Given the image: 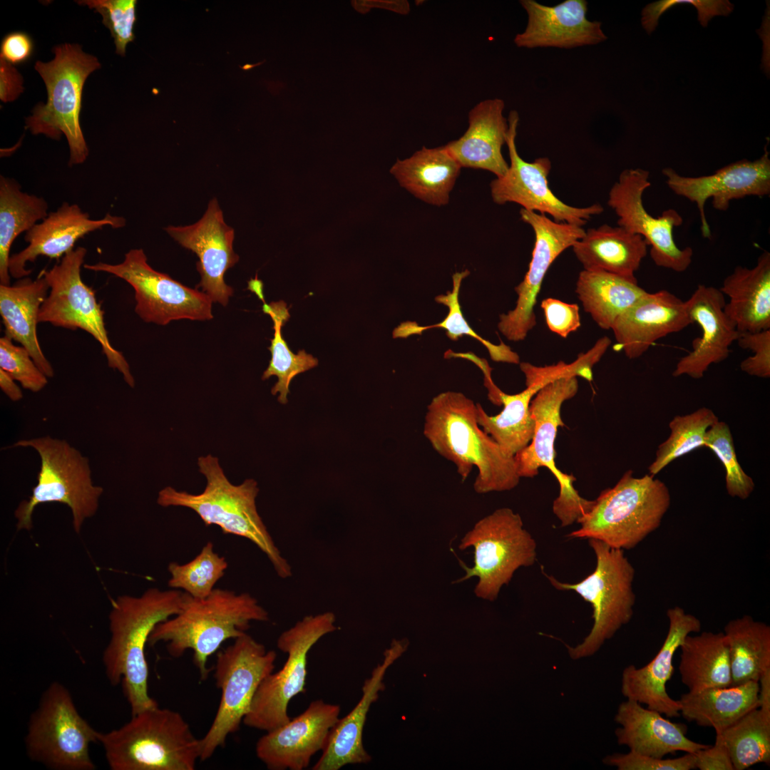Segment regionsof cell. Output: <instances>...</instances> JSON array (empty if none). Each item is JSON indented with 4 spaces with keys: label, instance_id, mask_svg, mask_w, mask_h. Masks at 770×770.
I'll return each instance as SVG.
<instances>
[{
    "label": "cell",
    "instance_id": "cell-25",
    "mask_svg": "<svg viewBox=\"0 0 770 770\" xmlns=\"http://www.w3.org/2000/svg\"><path fill=\"white\" fill-rule=\"evenodd\" d=\"M685 304L693 323L701 327L702 336L693 340L692 350L679 359L672 376L699 379L712 364L729 357L739 332L724 312L725 297L719 289L699 284Z\"/></svg>",
    "mask_w": 770,
    "mask_h": 770
},
{
    "label": "cell",
    "instance_id": "cell-56",
    "mask_svg": "<svg viewBox=\"0 0 770 770\" xmlns=\"http://www.w3.org/2000/svg\"><path fill=\"white\" fill-rule=\"evenodd\" d=\"M759 708L770 714V668L765 670L759 679Z\"/></svg>",
    "mask_w": 770,
    "mask_h": 770
},
{
    "label": "cell",
    "instance_id": "cell-41",
    "mask_svg": "<svg viewBox=\"0 0 770 770\" xmlns=\"http://www.w3.org/2000/svg\"><path fill=\"white\" fill-rule=\"evenodd\" d=\"M469 274L468 270L454 273L452 277V290L436 297V302L446 306L448 309L447 315L441 322L421 326L416 322H404L394 329L393 337L406 338L414 334L421 335L424 331L431 328H443L446 330L447 337L453 341H456L463 336H469L477 339L487 349L491 359L494 361L520 364V357L517 353L502 342L499 344H495L481 337L470 327L463 317L458 299L459 291L463 279Z\"/></svg>",
    "mask_w": 770,
    "mask_h": 770
},
{
    "label": "cell",
    "instance_id": "cell-45",
    "mask_svg": "<svg viewBox=\"0 0 770 770\" xmlns=\"http://www.w3.org/2000/svg\"><path fill=\"white\" fill-rule=\"evenodd\" d=\"M272 321L274 337L271 339V345L268 348L271 351L272 358L262 379V380L267 379L272 376L277 377V382L272 387L271 392L273 395L279 393V402L286 404L292 379L296 375L317 366L318 360L312 355L306 353L304 350H300L297 354H294L282 336L281 329L285 323L277 319H272Z\"/></svg>",
    "mask_w": 770,
    "mask_h": 770
},
{
    "label": "cell",
    "instance_id": "cell-50",
    "mask_svg": "<svg viewBox=\"0 0 770 770\" xmlns=\"http://www.w3.org/2000/svg\"><path fill=\"white\" fill-rule=\"evenodd\" d=\"M739 346L753 352L740 363L741 370L752 376L770 377V329L739 333Z\"/></svg>",
    "mask_w": 770,
    "mask_h": 770
},
{
    "label": "cell",
    "instance_id": "cell-43",
    "mask_svg": "<svg viewBox=\"0 0 770 770\" xmlns=\"http://www.w3.org/2000/svg\"><path fill=\"white\" fill-rule=\"evenodd\" d=\"M714 412L702 407L686 415H677L669 423V437L660 443L649 474L655 476L673 461L704 447L707 430L717 421Z\"/></svg>",
    "mask_w": 770,
    "mask_h": 770
},
{
    "label": "cell",
    "instance_id": "cell-3",
    "mask_svg": "<svg viewBox=\"0 0 770 770\" xmlns=\"http://www.w3.org/2000/svg\"><path fill=\"white\" fill-rule=\"evenodd\" d=\"M268 620V612L247 592L215 588L208 596L195 598L184 592L180 611L155 627L148 644L166 642L175 658L192 650L193 662L205 680L211 671L207 660L223 642L247 633L253 621Z\"/></svg>",
    "mask_w": 770,
    "mask_h": 770
},
{
    "label": "cell",
    "instance_id": "cell-33",
    "mask_svg": "<svg viewBox=\"0 0 770 770\" xmlns=\"http://www.w3.org/2000/svg\"><path fill=\"white\" fill-rule=\"evenodd\" d=\"M640 235L617 225H602L585 231L572 247L584 270L602 271L637 281L635 272L647 252Z\"/></svg>",
    "mask_w": 770,
    "mask_h": 770
},
{
    "label": "cell",
    "instance_id": "cell-15",
    "mask_svg": "<svg viewBox=\"0 0 770 770\" xmlns=\"http://www.w3.org/2000/svg\"><path fill=\"white\" fill-rule=\"evenodd\" d=\"M86 253L85 247H78L51 269L41 273L50 292L41 307L38 323L49 322L71 330L81 329L90 334L101 344L108 366L118 370L125 381L134 387L135 380L128 363L110 342L104 312L95 292L81 278V270Z\"/></svg>",
    "mask_w": 770,
    "mask_h": 770
},
{
    "label": "cell",
    "instance_id": "cell-5",
    "mask_svg": "<svg viewBox=\"0 0 770 770\" xmlns=\"http://www.w3.org/2000/svg\"><path fill=\"white\" fill-rule=\"evenodd\" d=\"M98 742L112 770H194L200 756V739L183 717L159 706L100 732Z\"/></svg>",
    "mask_w": 770,
    "mask_h": 770
},
{
    "label": "cell",
    "instance_id": "cell-16",
    "mask_svg": "<svg viewBox=\"0 0 770 770\" xmlns=\"http://www.w3.org/2000/svg\"><path fill=\"white\" fill-rule=\"evenodd\" d=\"M83 267L113 274L130 284L135 291V311L146 322L166 325L173 320L212 318V301L208 295L155 270L142 249L130 250L119 264L99 262Z\"/></svg>",
    "mask_w": 770,
    "mask_h": 770
},
{
    "label": "cell",
    "instance_id": "cell-23",
    "mask_svg": "<svg viewBox=\"0 0 770 770\" xmlns=\"http://www.w3.org/2000/svg\"><path fill=\"white\" fill-rule=\"evenodd\" d=\"M669 627L663 644L655 657L645 666L626 667L622 674L621 691L627 699L645 704L667 717H678L680 705L667 693V682L673 672V657L684 638L702 628L699 618L674 606L667 610Z\"/></svg>",
    "mask_w": 770,
    "mask_h": 770
},
{
    "label": "cell",
    "instance_id": "cell-52",
    "mask_svg": "<svg viewBox=\"0 0 770 770\" xmlns=\"http://www.w3.org/2000/svg\"><path fill=\"white\" fill-rule=\"evenodd\" d=\"M33 52L34 42L25 32H11L3 38L1 43V58L12 65L27 61Z\"/></svg>",
    "mask_w": 770,
    "mask_h": 770
},
{
    "label": "cell",
    "instance_id": "cell-49",
    "mask_svg": "<svg viewBox=\"0 0 770 770\" xmlns=\"http://www.w3.org/2000/svg\"><path fill=\"white\" fill-rule=\"evenodd\" d=\"M694 753L674 758L664 759L642 755L630 751L627 754L615 753L606 756L603 763L619 770H690L696 769Z\"/></svg>",
    "mask_w": 770,
    "mask_h": 770
},
{
    "label": "cell",
    "instance_id": "cell-58",
    "mask_svg": "<svg viewBox=\"0 0 770 770\" xmlns=\"http://www.w3.org/2000/svg\"><path fill=\"white\" fill-rule=\"evenodd\" d=\"M263 303L262 311L265 314H269L272 319H281L285 323L288 321L290 315L284 302H272L270 304L264 302Z\"/></svg>",
    "mask_w": 770,
    "mask_h": 770
},
{
    "label": "cell",
    "instance_id": "cell-12",
    "mask_svg": "<svg viewBox=\"0 0 770 770\" xmlns=\"http://www.w3.org/2000/svg\"><path fill=\"white\" fill-rule=\"evenodd\" d=\"M99 734L79 714L68 689L53 682L30 716L26 753L51 769L94 770L89 746L98 742Z\"/></svg>",
    "mask_w": 770,
    "mask_h": 770
},
{
    "label": "cell",
    "instance_id": "cell-30",
    "mask_svg": "<svg viewBox=\"0 0 770 770\" xmlns=\"http://www.w3.org/2000/svg\"><path fill=\"white\" fill-rule=\"evenodd\" d=\"M615 720L620 726L615 732L618 744L642 755L663 758L677 751L695 753L709 746L689 739L685 725L672 722L659 712L631 699L619 705Z\"/></svg>",
    "mask_w": 770,
    "mask_h": 770
},
{
    "label": "cell",
    "instance_id": "cell-35",
    "mask_svg": "<svg viewBox=\"0 0 770 770\" xmlns=\"http://www.w3.org/2000/svg\"><path fill=\"white\" fill-rule=\"evenodd\" d=\"M759 682L688 692L679 698L680 714L697 725L721 732L758 707Z\"/></svg>",
    "mask_w": 770,
    "mask_h": 770
},
{
    "label": "cell",
    "instance_id": "cell-53",
    "mask_svg": "<svg viewBox=\"0 0 770 770\" xmlns=\"http://www.w3.org/2000/svg\"><path fill=\"white\" fill-rule=\"evenodd\" d=\"M695 766L699 770H734L727 748L719 733L713 746L694 753Z\"/></svg>",
    "mask_w": 770,
    "mask_h": 770
},
{
    "label": "cell",
    "instance_id": "cell-31",
    "mask_svg": "<svg viewBox=\"0 0 770 770\" xmlns=\"http://www.w3.org/2000/svg\"><path fill=\"white\" fill-rule=\"evenodd\" d=\"M729 297L724 310L739 333L770 329V254L752 268L736 266L719 289Z\"/></svg>",
    "mask_w": 770,
    "mask_h": 770
},
{
    "label": "cell",
    "instance_id": "cell-10",
    "mask_svg": "<svg viewBox=\"0 0 770 770\" xmlns=\"http://www.w3.org/2000/svg\"><path fill=\"white\" fill-rule=\"evenodd\" d=\"M470 547L474 550L473 565L467 567L458 558L466 575L454 582L477 577L476 596L491 602L518 568L532 566L537 557L535 539L523 528L520 515L509 508L496 509L479 520L458 545L461 550Z\"/></svg>",
    "mask_w": 770,
    "mask_h": 770
},
{
    "label": "cell",
    "instance_id": "cell-48",
    "mask_svg": "<svg viewBox=\"0 0 770 770\" xmlns=\"http://www.w3.org/2000/svg\"><path fill=\"white\" fill-rule=\"evenodd\" d=\"M0 369L24 389L33 392L42 390L48 383V377L36 366L29 351L22 346L14 345L6 335L0 339Z\"/></svg>",
    "mask_w": 770,
    "mask_h": 770
},
{
    "label": "cell",
    "instance_id": "cell-1",
    "mask_svg": "<svg viewBox=\"0 0 770 770\" xmlns=\"http://www.w3.org/2000/svg\"><path fill=\"white\" fill-rule=\"evenodd\" d=\"M423 433L433 448L451 461L462 481L473 467L477 493L503 492L515 488L520 478L513 457L478 425L477 405L463 393L445 391L434 396L425 415Z\"/></svg>",
    "mask_w": 770,
    "mask_h": 770
},
{
    "label": "cell",
    "instance_id": "cell-54",
    "mask_svg": "<svg viewBox=\"0 0 770 770\" xmlns=\"http://www.w3.org/2000/svg\"><path fill=\"white\" fill-rule=\"evenodd\" d=\"M24 80L18 70L0 58V99L4 103L15 101L24 91Z\"/></svg>",
    "mask_w": 770,
    "mask_h": 770
},
{
    "label": "cell",
    "instance_id": "cell-24",
    "mask_svg": "<svg viewBox=\"0 0 770 770\" xmlns=\"http://www.w3.org/2000/svg\"><path fill=\"white\" fill-rule=\"evenodd\" d=\"M125 225L123 217L106 214L102 219H91L77 204L67 202L55 211L51 212L41 222L26 232V247L10 256L9 271L16 279L29 276L32 272L27 270V262H34L39 256L52 259L63 257L73 250L76 242L85 235L102 229L105 226L120 228Z\"/></svg>",
    "mask_w": 770,
    "mask_h": 770
},
{
    "label": "cell",
    "instance_id": "cell-47",
    "mask_svg": "<svg viewBox=\"0 0 770 770\" xmlns=\"http://www.w3.org/2000/svg\"><path fill=\"white\" fill-rule=\"evenodd\" d=\"M86 5L101 14L102 22L114 39L115 52L124 56L127 45L135 36L133 32L137 21L136 0H83L76 1Z\"/></svg>",
    "mask_w": 770,
    "mask_h": 770
},
{
    "label": "cell",
    "instance_id": "cell-2",
    "mask_svg": "<svg viewBox=\"0 0 770 770\" xmlns=\"http://www.w3.org/2000/svg\"><path fill=\"white\" fill-rule=\"evenodd\" d=\"M183 600L182 590L150 587L140 596L124 595L111 601V637L102 660L110 684L122 683L132 715L158 706L148 694L145 647L155 627L178 614Z\"/></svg>",
    "mask_w": 770,
    "mask_h": 770
},
{
    "label": "cell",
    "instance_id": "cell-9",
    "mask_svg": "<svg viewBox=\"0 0 770 770\" xmlns=\"http://www.w3.org/2000/svg\"><path fill=\"white\" fill-rule=\"evenodd\" d=\"M588 542L596 557V567L585 579L573 584L562 582L543 573L554 587L573 590L592 605L594 622L590 632L578 645H567L573 659L593 655L627 624L636 600L632 587L635 570L624 550L596 539Z\"/></svg>",
    "mask_w": 770,
    "mask_h": 770
},
{
    "label": "cell",
    "instance_id": "cell-32",
    "mask_svg": "<svg viewBox=\"0 0 770 770\" xmlns=\"http://www.w3.org/2000/svg\"><path fill=\"white\" fill-rule=\"evenodd\" d=\"M48 289L41 274L35 280L26 277L13 285L0 284V314L5 335L21 344L39 369L51 378L54 371L41 349L36 333L39 311Z\"/></svg>",
    "mask_w": 770,
    "mask_h": 770
},
{
    "label": "cell",
    "instance_id": "cell-20",
    "mask_svg": "<svg viewBox=\"0 0 770 770\" xmlns=\"http://www.w3.org/2000/svg\"><path fill=\"white\" fill-rule=\"evenodd\" d=\"M662 173L672 192L696 203L702 233L706 238L711 237L704 211L709 198L712 199L714 209L724 211L733 200L746 196L761 197L770 193V159L766 147L764 155L759 159L731 163L712 175L687 177L678 174L671 168H664Z\"/></svg>",
    "mask_w": 770,
    "mask_h": 770
},
{
    "label": "cell",
    "instance_id": "cell-36",
    "mask_svg": "<svg viewBox=\"0 0 770 770\" xmlns=\"http://www.w3.org/2000/svg\"><path fill=\"white\" fill-rule=\"evenodd\" d=\"M679 649V672L688 692L731 686L729 653L724 632L689 635Z\"/></svg>",
    "mask_w": 770,
    "mask_h": 770
},
{
    "label": "cell",
    "instance_id": "cell-38",
    "mask_svg": "<svg viewBox=\"0 0 770 770\" xmlns=\"http://www.w3.org/2000/svg\"><path fill=\"white\" fill-rule=\"evenodd\" d=\"M575 292L585 311L602 329H610L615 319L647 292L631 280L602 271L580 272Z\"/></svg>",
    "mask_w": 770,
    "mask_h": 770
},
{
    "label": "cell",
    "instance_id": "cell-27",
    "mask_svg": "<svg viewBox=\"0 0 770 770\" xmlns=\"http://www.w3.org/2000/svg\"><path fill=\"white\" fill-rule=\"evenodd\" d=\"M693 324L685 301L662 289L647 292L614 322L617 349L630 359L643 355L658 339Z\"/></svg>",
    "mask_w": 770,
    "mask_h": 770
},
{
    "label": "cell",
    "instance_id": "cell-29",
    "mask_svg": "<svg viewBox=\"0 0 770 770\" xmlns=\"http://www.w3.org/2000/svg\"><path fill=\"white\" fill-rule=\"evenodd\" d=\"M504 108L502 99L493 98L470 110L466 131L445 145L461 167L488 170L497 178L507 173L509 165L502 155L508 129Z\"/></svg>",
    "mask_w": 770,
    "mask_h": 770
},
{
    "label": "cell",
    "instance_id": "cell-59",
    "mask_svg": "<svg viewBox=\"0 0 770 770\" xmlns=\"http://www.w3.org/2000/svg\"><path fill=\"white\" fill-rule=\"evenodd\" d=\"M248 289L255 292L263 302H265L262 292L263 284L261 280L257 279V276L255 279H252L248 282Z\"/></svg>",
    "mask_w": 770,
    "mask_h": 770
},
{
    "label": "cell",
    "instance_id": "cell-13",
    "mask_svg": "<svg viewBox=\"0 0 770 770\" xmlns=\"http://www.w3.org/2000/svg\"><path fill=\"white\" fill-rule=\"evenodd\" d=\"M578 390L577 376L567 375L551 381L536 393L530 404V414L535 422L533 438L526 447L513 456L520 478H533L541 467H546L556 478L560 492L553 502V510L562 527L578 522L593 504V500L579 495L573 486L575 478L560 471L555 461L558 428L565 426L561 407L565 401L576 395Z\"/></svg>",
    "mask_w": 770,
    "mask_h": 770
},
{
    "label": "cell",
    "instance_id": "cell-4",
    "mask_svg": "<svg viewBox=\"0 0 770 770\" xmlns=\"http://www.w3.org/2000/svg\"><path fill=\"white\" fill-rule=\"evenodd\" d=\"M197 465L207 480L202 493L191 494L167 486L159 491L158 504L190 508L205 525H215L225 534L247 538L266 555L279 578L291 577L290 565L282 557L257 512V482L247 479L240 485H233L225 475L218 458L211 455L200 457Z\"/></svg>",
    "mask_w": 770,
    "mask_h": 770
},
{
    "label": "cell",
    "instance_id": "cell-21",
    "mask_svg": "<svg viewBox=\"0 0 770 770\" xmlns=\"http://www.w3.org/2000/svg\"><path fill=\"white\" fill-rule=\"evenodd\" d=\"M165 231L181 246L198 257L197 270L201 288L212 302L223 306L228 303L233 289L224 279L227 270L239 260L233 250L235 231L227 225L216 198L212 199L202 217L187 226H168Z\"/></svg>",
    "mask_w": 770,
    "mask_h": 770
},
{
    "label": "cell",
    "instance_id": "cell-57",
    "mask_svg": "<svg viewBox=\"0 0 770 770\" xmlns=\"http://www.w3.org/2000/svg\"><path fill=\"white\" fill-rule=\"evenodd\" d=\"M15 380L5 371L0 369V387L2 391L13 401H18L23 397L20 387Z\"/></svg>",
    "mask_w": 770,
    "mask_h": 770
},
{
    "label": "cell",
    "instance_id": "cell-44",
    "mask_svg": "<svg viewBox=\"0 0 770 770\" xmlns=\"http://www.w3.org/2000/svg\"><path fill=\"white\" fill-rule=\"evenodd\" d=\"M227 567L225 558L216 553L212 543L209 541L188 563L172 562L168 565L170 578L168 585L170 588L184 590L193 597L204 598L212 592Z\"/></svg>",
    "mask_w": 770,
    "mask_h": 770
},
{
    "label": "cell",
    "instance_id": "cell-46",
    "mask_svg": "<svg viewBox=\"0 0 770 770\" xmlns=\"http://www.w3.org/2000/svg\"><path fill=\"white\" fill-rule=\"evenodd\" d=\"M704 447L711 449L724 467L728 495L741 500L748 498L754 490L755 483L737 459L733 436L727 423L718 421L707 430Z\"/></svg>",
    "mask_w": 770,
    "mask_h": 770
},
{
    "label": "cell",
    "instance_id": "cell-55",
    "mask_svg": "<svg viewBox=\"0 0 770 770\" xmlns=\"http://www.w3.org/2000/svg\"><path fill=\"white\" fill-rule=\"evenodd\" d=\"M352 5L356 10L363 14L374 7L390 10L400 14H408L411 10L408 1H354Z\"/></svg>",
    "mask_w": 770,
    "mask_h": 770
},
{
    "label": "cell",
    "instance_id": "cell-40",
    "mask_svg": "<svg viewBox=\"0 0 770 770\" xmlns=\"http://www.w3.org/2000/svg\"><path fill=\"white\" fill-rule=\"evenodd\" d=\"M48 204L42 197L21 190L14 178L0 176V282L10 285V249L16 238L30 230L48 215Z\"/></svg>",
    "mask_w": 770,
    "mask_h": 770
},
{
    "label": "cell",
    "instance_id": "cell-28",
    "mask_svg": "<svg viewBox=\"0 0 770 770\" xmlns=\"http://www.w3.org/2000/svg\"><path fill=\"white\" fill-rule=\"evenodd\" d=\"M408 645L405 639L394 640L384 651L382 662L364 682L360 700L332 729L313 770H339L348 764H366L371 760L363 744L367 714L371 704L378 699L379 692L385 689L384 679L387 669L405 652Z\"/></svg>",
    "mask_w": 770,
    "mask_h": 770
},
{
    "label": "cell",
    "instance_id": "cell-26",
    "mask_svg": "<svg viewBox=\"0 0 770 770\" xmlns=\"http://www.w3.org/2000/svg\"><path fill=\"white\" fill-rule=\"evenodd\" d=\"M520 4L528 14V23L514 38L518 47L572 48L607 39L602 23L587 19L585 0H565L553 6L534 0H521Z\"/></svg>",
    "mask_w": 770,
    "mask_h": 770
},
{
    "label": "cell",
    "instance_id": "cell-11",
    "mask_svg": "<svg viewBox=\"0 0 770 770\" xmlns=\"http://www.w3.org/2000/svg\"><path fill=\"white\" fill-rule=\"evenodd\" d=\"M277 653L247 633L217 654L214 678L221 698L207 733L200 739V761L210 759L239 730L262 682L275 668Z\"/></svg>",
    "mask_w": 770,
    "mask_h": 770
},
{
    "label": "cell",
    "instance_id": "cell-51",
    "mask_svg": "<svg viewBox=\"0 0 770 770\" xmlns=\"http://www.w3.org/2000/svg\"><path fill=\"white\" fill-rule=\"evenodd\" d=\"M540 307L548 329L563 338H567L581 325L580 309L577 304L549 297L541 302Z\"/></svg>",
    "mask_w": 770,
    "mask_h": 770
},
{
    "label": "cell",
    "instance_id": "cell-17",
    "mask_svg": "<svg viewBox=\"0 0 770 770\" xmlns=\"http://www.w3.org/2000/svg\"><path fill=\"white\" fill-rule=\"evenodd\" d=\"M649 177L642 168L624 170L609 192L607 204L618 217L619 226L642 236L651 246L650 257L657 266L684 272L692 263L693 250L681 249L674 240L673 229L682 225V217L674 209L657 217L647 212L642 195L651 185Z\"/></svg>",
    "mask_w": 770,
    "mask_h": 770
},
{
    "label": "cell",
    "instance_id": "cell-14",
    "mask_svg": "<svg viewBox=\"0 0 770 770\" xmlns=\"http://www.w3.org/2000/svg\"><path fill=\"white\" fill-rule=\"evenodd\" d=\"M335 622L332 612L308 615L279 636L277 646L287 658L279 671L270 674L259 686L244 724L267 732L291 719L287 707L293 697L304 692L308 653L322 637L337 630Z\"/></svg>",
    "mask_w": 770,
    "mask_h": 770
},
{
    "label": "cell",
    "instance_id": "cell-6",
    "mask_svg": "<svg viewBox=\"0 0 770 770\" xmlns=\"http://www.w3.org/2000/svg\"><path fill=\"white\" fill-rule=\"evenodd\" d=\"M671 504L667 485L649 473L626 471L612 488L602 491L579 520L571 538L598 540L611 548L631 550L659 528Z\"/></svg>",
    "mask_w": 770,
    "mask_h": 770
},
{
    "label": "cell",
    "instance_id": "cell-37",
    "mask_svg": "<svg viewBox=\"0 0 770 770\" xmlns=\"http://www.w3.org/2000/svg\"><path fill=\"white\" fill-rule=\"evenodd\" d=\"M526 388L515 394H507L501 390L498 394L499 406L502 411L496 416L488 415L477 403V421L509 457H513L530 442L535 422L530 411V404L536 393L545 385L535 381H525Z\"/></svg>",
    "mask_w": 770,
    "mask_h": 770
},
{
    "label": "cell",
    "instance_id": "cell-39",
    "mask_svg": "<svg viewBox=\"0 0 770 770\" xmlns=\"http://www.w3.org/2000/svg\"><path fill=\"white\" fill-rule=\"evenodd\" d=\"M723 632L729 648L731 686L759 682L770 668V626L745 615L729 621Z\"/></svg>",
    "mask_w": 770,
    "mask_h": 770
},
{
    "label": "cell",
    "instance_id": "cell-18",
    "mask_svg": "<svg viewBox=\"0 0 770 770\" xmlns=\"http://www.w3.org/2000/svg\"><path fill=\"white\" fill-rule=\"evenodd\" d=\"M519 122L516 111L509 113L506 145L510 165L507 173L491 183L493 200L498 205L515 202L523 209L550 215L553 220L583 226L590 218L603 212V207L595 203L585 207H576L561 201L550 190L548 177L551 169L549 158L541 157L533 162H526L519 155L515 138Z\"/></svg>",
    "mask_w": 770,
    "mask_h": 770
},
{
    "label": "cell",
    "instance_id": "cell-22",
    "mask_svg": "<svg viewBox=\"0 0 770 770\" xmlns=\"http://www.w3.org/2000/svg\"><path fill=\"white\" fill-rule=\"evenodd\" d=\"M339 714L338 704L312 701L302 714L258 739L257 758L270 770L307 768L312 757L324 749Z\"/></svg>",
    "mask_w": 770,
    "mask_h": 770
},
{
    "label": "cell",
    "instance_id": "cell-19",
    "mask_svg": "<svg viewBox=\"0 0 770 770\" xmlns=\"http://www.w3.org/2000/svg\"><path fill=\"white\" fill-rule=\"evenodd\" d=\"M521 220L535 234V244L528 270L523 281L515 287L518 294L515 307L500 315L498 328L513 342L523 341L536 325L534 307L545 276L555 260L585 235L580 226L559 222L546 215L522 208Z\"/></svg>",
    "mask_w": 770,
    "mask_h": 770
},
{
    "label": "cell",
    "instance_id": "cell-8",
    "mask_svg": "<svg viewBox=\"0 0 770 770\" xmlns=\"http://www.w3.org/2000/svg\"><path fill=\"white\" fill-rule=\"evenodd\" d=\"M11 446L31 448L41 460L32 494L14 512L17 528L29 530L35 508L56 502L71 509L73 528L79 533L84 521L96 514L103 493L93 483L88 458L66 441L50 436L19 440Z\"/></svg>",
    "mask_w": 770,
    "mask_h": 770
},
{
    "label": "cell",
    "instance_id": "cell-34",
    "mask_svg": "<svg viewBox=\"0 0 770 770\" xmlns=\"http://www.w3.org/2000/svg\"><path fill=\"white\" fill-rule=\"evenodd\" d=\"M461 168L443 145L423 147L410 158L398 159L390 172L414 196L439 206L448 203Z\"/></svg>",
    "mask_w": 770,
    "mask_h": 770
},
{
    "label": "cell",
    "instance_id": "cell-7",
    "mask_svg": "<svg viewBox=\"0 0 770 770\" xmlns=\"http://www.w3.org/2000/svg\"><path fill=\"white\" fill-rule=\"evenodd\" d=\"M53 51V60L35 63L48 98L46 103L34 108L26 118L25 128L33 135L43 134L56 140L64 135L70 150L68 165L73 166L83 163L89 154L79 120L82 94L86 78L101 65L77 43H62Z\"/></svg>",
    "mask_w": 770,
    "mask_h": 770
},
{
    "label": "cell",
    "instance_id": "cell-42",
    "mask_svg": "<svg viewBox=\"0 0 770 770\" xmlns=\"http://www.w3.org/2000/svg\"><path fill=\"white\" fill-rule=\"evenodd\" d=\"M720 734L734 770L770 763V714L754 708Z\"/></svg>",
    "mask_w": 770,
    "mask_h": 770
}]
</instances>
